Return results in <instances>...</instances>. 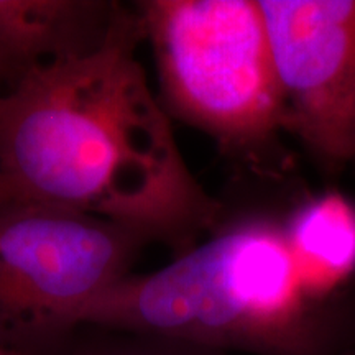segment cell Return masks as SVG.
<instances>
[{"mask_svg":"<svg viewBox=\"0 0 355 355\" xmlns=\"http://www.w3.org/2000/svg\"><path fill=\"white\" fill-rule=\"evenodd\" d=\"M12 199H17V198L13 196L10 186L7 184V181L3 180L2 175H0V206L8 202V201H12Z\"/></svg>","mask_w":355,"mask_h":355,"instance_id":"cell-9","label":"cell"},{"mask_svg":"<svg viewBox=\"0 0 355 355\" xmlns=\"http://www.w3.org/2000/svg\"><path fill=\"white\" fill-rule=\"evenodd\" d=\"M158 99L260 178L290 171V112L259 0H140Z\"/></svg>","mask_w":355,"mask_h":355,"instance_id":"cell-3","label":"cell"},{"mask_svg":"<svg viewBox=\"0 0 355 355\" xmlns=\"http://www.w3.org/2000/svg\"><path fill=\"white\" fill-rule=\"evenodd\" d=\"M135 7L121 3L87 55L0 94V175L13 196L115 222L178 255L224 217L189 170L139 60Z\"/></svg>","mask_w":355,"mask_h":355,"instance_id":"cell-1","label":"cell"},{"mask_svg":"<svg viewBox=\"0 0 355 355\" xmlns=\"http://www.w3.org/2000/svg\"><path fill=\"white\" fill-rule=\"evenodd\" d=\"M83 339H74V331L48 355H232L202 345L139 334V332L87 326Z\"/></svg>","mask_w":355,"mask_h":355,"instance_id":"cell-8","label":"cell"},{"mask_svg":"<svg viewBox=\"0 0 355 355\" xmlns=\"http://www.w3.org/2000/svg\"><path fill=\"white\" fill-rule=\"evenodd\" d=\"M291 254L309 290L343 301L355 282V201L334 189L306 193L282 214Z\"/></svg>","mask_w":355,"mask_h":355,"instance_id":"cell-7","label":"cell"},{"mask_svg":"<svg viewBox=\"0 0 355 355\" xmlns=\"http://www.w3.org/2000/svg\"><path fill=\"white\" fill-rule=\"evenodd\" d=\"M79 326L139 332L227 354L355 355V304L322 301L288 245L282 214L234 212L152 273L101 293Z\"/></svg>","mask_w":355,"mask_h":355,"instance_id":"cell-2","label":"cell"},{"mask_svg":"<svg viewBox=\"0 0 355 355\" xmlns=\"http://www.w3.org/2000/svg\"><path fill=\"white\" fill-rule=\"evenodd\" d=\"M150 241L115 222L48 204L0 206V347L48 355L84 308L132 273Z\"/></svg>","mask_w":355,"mask_h":355,"instance_id":"cell-4","label":"cell"},{"mask_svg":"<svg viewBox=\"0 0 355 355\" xmlns=\"http://www.w3.org/2000/svg\"><path fill=\"white\" fill-rule=\"evenodd\" d=\"M119 7L109 0H0V94L33 71L99 48Z\"/></svg>","mask_w":355,"mask_h":355,"instance_id":"cell-6","label":"cell"},{"mask_svg":"<svg viewBox=\"0 0 355 355\" xmlns=\"http://www.w3.org/2000/svg\"><path fill=\"white\" fill-rule=\"evenodd\" d=\"M296 137L326 173L355 166V0H259Z\"/></svg>","mask_w":355,"mask_h":355,"instance_id":"cell-5","label":"cell"},{"mask_svg":"<svg viewBox=\"0 0 355 355\" xmlns=\"http://www.w3.org/2000/svg\"><path fill=\"white\" fill-rule=\"evenodd\" d=\"M0 355H24V354L15 352V350H10V349H3V347H0Z\"/></svg>","mask_w":355,"mask_h":355,"instance_id":"cell-10","label":"cell"}]
</instances>
